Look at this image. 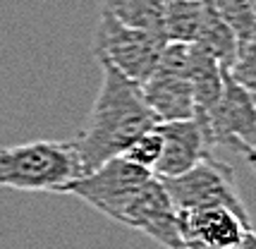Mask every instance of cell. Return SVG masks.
Segmentation results:
<instances>
[{
    "instance_id": "obj_13",
    "label": "cell",
    "mask_w": 256,
    "mask_h": 249,
    "mask_svg": "<svg viewBox=\"0 0 256 249\" xmlns=\"http://www.w3.org/2000/svg\"><path fill=\"white\" fill-rule=\"evenodd\" d=\"M204 20V0H166L163 38L166 44L192 46L199 36Z\"/></svg>"
},
{
    "instance_id": "obj_9",
    "label": "cell",
    "mask_w": 256,
    "mask_h": 249,
    "mask_svg": "<svg viewBox=\"0 0 256 249\" xmlns=\"http://www.w3.org/2000/svg\"><path fill=\"white\" fill-rule=\"evenodd\" d=\"M118 223L144 232L166 249L180 247L178 211L170 202L163 182L158 180L156 175L134 194V199L124 208V214L120 216Z\"/></svg>"
},
{
    "instance_id": "obj_16",
    "label": "cell",
    "mask_w": 256,
    "mask_h": 249,
    "mask_svg": "<svg viewBox=\"0 0 256 249\" xmlns=\"http://www.w3.org/2000/svg\"><path fill=\"white\" fill-rule=\"evenodd\" d=\"M242 156L246 158V163H249V168L256 172V148H246V151H242Z\"/></svg>"
},
{
    "instance_id": "obj_1",
    "label": "cell",
    "mask_w": 256,
    "mask_h": 249,
    "mask_svg": "<svg viewBox=\"0 0 256 249\" xmlns=\"http://www.w3.org/2000/svg\"><path fill=\"white\" fill-rule=\"evenodd\" d=\"M103 82L86 118V127L74 139L82 175L122 156L136 136L154 130L158 118L144 101L142 86L130 82L108 62H100Z\"/></svg>"
},
{
    "instance_id": "obj_4",
    "label": "cell",
    "mask_w": 256,
    "mask_h": 249,
    "mask_svg": "<svg viewBox=\"0 0 256 249\" xmlns=\"http://www.w3.org/2000/svg\"><path fill=\"white\" fill-rule=\"evenodd\" d=\"M192 46L166 44L151 77L142 84V94L158 122L194 118V96L190 82Z\"/></svg>"
},
{
    "instance_id": "obj_3",
    "label": "cell",
    "mask_w": 256,
    "mask_h": 249,
    "mask_svg": "<svg viewBox=\"0 0 256 249\" xmlns=\"http://www.w3.org/2000/svg\"><path fill=\"white\" fill-rule=\"evenodd\" d=\"M163 48H166V38L160 34L124 26L106 10L100 12L94 53L98 62H108L130 82L142 86L151 77Z\"/></svg>"
},
{
    "instance_id": "obj_10",
    "label": "cell",
    "mask_w": 256,
    "mask_h": 249,
    "mask_svg": "<svg viewBox=\"0 0 256 249\" xmlns=\"http://www.w3.org/2000/svg\"><path fill=\"white\" fill-rule=\"evenodd\" d=\"M158 132L163 139V151L158 158L154 175L158 180L180 178L182 172L194 168L199 160L208 156V136L196 118L175 120V122H158Z\"/></svg>"
},
{
    "instance_id": "obj_5",
    "label": "cell",
    "mask_w": 256,
    "mask_h": 249,
    "mask_svg": "<svg viewBox=\"0 0 256 249\" xmlns=\"http://www.w3.org/2000/svg\"><path fill=\"white\" fill-rule=\"evenodd\" d=\"M151 178H154L151 170L139 168L127 158L118 156V158L106 160L96 170L82 175L79 180H74L65 190V194L77 196L84 204L94 206L96 211H100L103 216H108L118 223L124 208L134 199V194Z\"/></svg>"
},
{
    "instance_id": "obj_17",
    "label": "cell",
    "mask_w": 256,
    "mask_h": 249,
    "mask_svg": "<svg viewBox=\"0 0 256 249\" xmlns=\"http://www.w3.org/2000/svg\"><path fill=\"white\" fill-rule=\"evenodd\" d=\"M249 8H252V14H254V20H256V0H249Z\"/></svg>"
},
{
    "instance_id": "obj_2",
    "label": "cell",
    "mask_w": 256,
    "mask_h": 249,
    "mask_svg": "<svg viewBox=\"0 0 256 249\" xmlns=\"http://www.w3.org/2000/svg\"><path fill=\"white\" fill-rule=\"evenodd\" d=\"M82 178L74 142L38 139L0 148V187L17 192H56Z\"/></svg>"
},
{
    "instance_id": "obj_6",
    "label": "cell",
    "mask_w": 256,
    "mask_h": 249,
    "mask_svg": "<svg viewBox=\"0 0 256 249\" xmlns=\"http://www.w3.org/2000/svg\"><path fill=\"white\" fill-rule=\"evenodd\" d=\"M166 187L175 211L206 208V206H228L237 214H246L244 202L237 194L232 168L223 160L211 158V154L199 160L194 168L182 172L180 178L160 180Z\"/></svg>"
},
{
    "instance_id": "obj_11",
    "label": "cell",
    "mask_w": 256,
    "mask_h": 249,
    "mask_svg": "<svg viewBox=\"0 0 256 249\" xmlns=\"http://www.w3.org/2000/svg\"><path fill=\"white\" fill-rule=\"evenodd\" d=\"M228 70L220 68V62L199 46L192 44V65H190V82L192 96H194V115H206L218 103L223 94V80Z\"/></svg>"
},
{
    "instance_id": "obj_8",
    "label": "cell",
    "mask_w": 256,
    "mask_h": 249,
    "mask_svg": "<svg viewBox=\"0 0 256 249\" xmlns=\"http://www.w3.org/2000/svg\"><path fill=\"white\" fill-rule=\"evenodd\" d=\"M208 136V144H225L234 151L256 148V98L225 72L223 94L206 115H194Z\"/></svg>"
},
{
    "instance_id": "obj_12",
    "label": "cell",
    "mask_w": 256,
    "mask_h": 249,
    "mask_svg": "<svg viewBox=\"0 0 256 249\" xmlns=\"http://www.w3.org/2000/svg\"><path fill=\"white\" fill-rule=\"evenodd\" d=\"M194 46H199L201 50H206L208 56L216 58L223 70H230L234 65L237 36L225 24L223 17L218 14V10L213 8L211 0H204V20H201V29Z\"/></svg>"
},
{
    "instance_id": "obj_7",
    "label": "cell",
    "mask_w": 256,
    "mask_h": 249,
    "mask_svg": "<svg viewBox=\"0 0 256 249\" xmlns=\"http://www.w3.org/2000/svg\"><path fill=\"white\" fill-rule=\"evenodd\" d=\"M178 232L184 249H256L249 216L228 206L178 211Z\"/></svg>"
},
{
    "instance_id": "obj_14",
    "label": "cell",
    "mask_w": 256,
    "mask_h": 249,
    "mask_svg": "<svg viewBox=\"0 0 256 249\" xmlns=\"http://www.w3.org/2000/svg\"><path fill=\"white\" fill-rule=\"evenodd\" d=\"M103 10L124 26L163 36L166 0H103Z\"/></svg>"
},
{
    "instance_id": "obj_15",
    "label": "cell",
    "mask_w": 256,
    "mask_h": 249,
    "mask_svg": "<svg viewBox=\"0 0 256 249\" xmlns=\"http://www.w3.org/2000/svg\"><path fill=\"white\" fill-rule=\"evenodd\" d=\"M160 151H163V139H160V132H158V124H156L154 130H148V132H144L142 136L134 139L132 144L127 146V151L122 154V158L154 172L158 158H160Z\"/></svg>"
},
{
    "instance_id": "obj_18",
    "label": "cell",
    "mask_w": 256,
    "mask_h": 249,
    "mask_svg": "<svg viewBox=\"0 0 256 249\" xmlns=\"http://www.w3.org/2000/svg\"><path fill=\"white\" fill-rule=\"evenodd\" d=\"M178 249H184V247H178Z\"/></svg>"
}]
</instances>
